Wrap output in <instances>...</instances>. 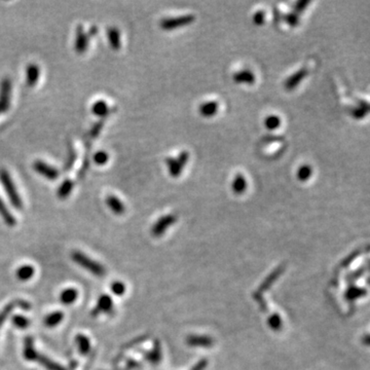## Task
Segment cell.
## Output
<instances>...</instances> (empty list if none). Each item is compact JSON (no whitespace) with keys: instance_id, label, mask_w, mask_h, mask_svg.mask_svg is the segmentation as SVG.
Instances as JSON below:
<instances>
[{"instance_id":"obj_1","label":"cell","mask_w":370,"mask_h":370,"mask_svg":"<svg viewBox=\"0 0 370 370\" xmlns=\"http://www.w3.org/2000/svg\"><path fill=\"white\" fill-rule=\"evenodd\" d=\"M71 258L77 266L85 269L96 277H103L106 274V270H105V268L100 262L92 259L82 251H73L71 254Z\"/></svg>"},{"instance_id":"obj_2","label":"cell","mask_w":370,"mask_h":370,"mask_svg":"<svg viewBox=\"0 0 370 370\" xmlns=\"http://www.w3.org/2000/svg\"><path fill=\"white\" fill-rule=\"evenodd\" d=\"M0 182L3 184L4 190L9 197L11 204L14 206V208L21 210L23 208V201L11 174L6 169H0Z\"/></svg>"},{"instance_id":"obj_3","label":"cell","mask_w":370,"mask_h":370,"mask_svg":"<svg viewBox=\"0 0 370 370\" xmlns=\"http://www.w3.org/2000/svg\"><path fill=\"white\" fill-rule=\"evenodd\" d=\"M195 21H196L195 15H185V16H181L177 18L164 19L161 21L160 26L163 30L171 31V30H175L181 27H185V26H189L192 23H194Z\"/></svg>"},{"instance_id":"obj_4","label":"cell","mask_w":370,"mask_h":370,"mask_svg":"<svg viewBox=\"0 0 370 370\" xmlns=\"http://www.w3.org/2000/svg\"><path fill=\"white\" fill-rule=\"evenodd\" d=\"M189 160H190V154H189L188 151H182L179 154L177 160H176V158H173V157H168L166 160V163H167L170 175L174 178L179 177L181 175L185 165L188 164Z\"/></svg>"},{"instance_id":"obj_5","label":"cell","mask_w":370,"mask_h":370,"mask_svg":"<svg viewBox=\"0 0 370 370\" xmlns=\"http://www.w3.org/2000/svg\"><path fill=\"white\" fill-rule=\"evenodd\" d=\"M13 85L10 78H4L0 83V115L11 107Z\"/></svg>"},{"instance_id":"obj_6","label":"cell","mask_w":370,"mask_h":370,"mask_svg":"<svg viewBox=\"0 0 370 370\" xmlns=\"http://www.w3.org/2000/svg\"><path fill=\"white\" fill-rule=\"evenodd\" d=\"M33 169L41 176L48 180H56L59 178L60 173L59 171L52 166L42 162V161H35L33 164Z\"/></svg>"},{"instance_id":"obj_7","label":"cell","mask_w":370,"mask_h":370,"mask_svg":"<svg viewBox=\"0 0 370 370\" xmlns=\"http://www.w3.org/2000/svg\"><path fill=\"white\" fill-rule=\"evenodd\" d=\"M176 221V216L175 215H166L161 217L158 219L152 226L151 228V233L153 236H161L162 234H164L166 232V230L168 229L169 226H171L172 224H174Z\"/></svg>"},{"instance_id":"obj_8","label":"cell","mask_w":370,"mask_h":370,"mask_svg":"<svg viewBox=\"0 0 370 370\" xmlns=\"http://www.w3.org/2000/svg\"><path fill=\"white\" fill-rule=\"evenodd\" d=\"M113 312V301L109 295L103 294L99 297L95 309L92 312L94 317L100 314H111Z\"/></svg>"},{"instance_id":"obj_9","label":"cell","mask_w":370,"mask_h":370,"mask_svg":"<svg viewBox=\"0 0 370 370\" xmlns=\"http://www.w3.org/2000/svg\"><path fill=\"white\" fill-rule=\"evenodd\" d=\"M89 46V35L85 31V28L82 25H79L76 29V36H75V44L74 48L77 54H84L88 49Z\"/></svg>"},{"instance_id":"obj_10","label":"cell","mask_w":370,"mask_h":370,"mask_svg":"<svg viewBox=\"0 0 370 370\" xmlns=\"http://www.w3.org/2000/svg\"><path fill=\"white\" fill-rule=\"evenodd\" d=\"M309 74V69L306 67L301 68L300 70H298L297 72H295L294 74H292L289 78H287L285 81L284 87L287 91H292L294 90L296 87H298V85L301 83V81L303 78H305Z\"/></svg>"},{"instance_id":"obj_11","label":"cell","mask_w":370,"mask_h":370,"mask_svg":"<svg viewBox=\"0 0 370 370\" xmlns=\"http://www.w3.org/2000/svg\"><path fill=\"white\" fill-rule=\"evenodd\" d=\"M39 75H40L39 67L34 63L29 64L27 69H26V84H27L28 87H34L38 82Z\"/></svg>"},{"instance_id":"obj_12","label":"cell","mask_w":370,"mask_h":370,"mask_svg":"<svg viewBox=\"0 0 370 370\" xmlns=\"http://www.w3.org/2000/svg\"><path fill=\"white\" fill-rule=\"evenodd\" d=\"M106 204L115 215H122L126 212L125 204L113 195H109L106 198Z\"/></svg>"},{"instance_id":"obj_13","label":"cell","mask_w":370,"mask_h":370,"mask_svg":"<svg viewBox=\"0 0 370 370\" xmlns=\"http://www.w3.org/2000/svg\"><path fill=\"white\" fill-rule=\"evenodd\" d=\"M255 75L251 70L245 69L239 72H235L233 74V81L236 84H246V85H253L255 83Z\"/></svg>"},{"instance_id":"obj_14","label":"cell","mask_w":370,"mask_h":370,"mask_svg":"<svg viewBox=\"0 0 370 370\" xmlns=\"http://www.w3.org/2000/svg\"><path fill=\"white\" fill-rule=\"evenodd\" d=\"M35 274V269L30 266V264H24V266H21L17 272H16V277L18 278L19 281L21 282H26L29 281Z\"/></svg>"},{"instance_id":"obj_15","label":"cell","mask_w":370,"mask_h":370,"mask_svg":"<svg viewBox=\"0 0 370 370\" xmlns=\"http://www.w3.org/2000/svg\"><path fill=\"white\" fill-rule=\"evenodd\" d=\"M63 319H64V314L60 311H56V312H52L48 314L44 318L43 323L48 328H54L58 326L59 324H61Z\"/></svg>"},{"instance_id":"obj_16","label":"cell","mask_w":370,"mask_h":370,"mask_svg":"<svg viewBox=\"0 0 370 370\" xmlns=\"http://www.w3.org/2000/svg\"><path fill=\"white\" fill-rule=\"evenodd\" d=\"M78 291L74 288H67L64 289L60 294V301L64 305H71L77 300Z\"/></svg>"},{"instance_id":"obj_17","label":"cell","mask_w":370,"mask_h":370,"mask_svg":"<svg viewBox=\"0 0 370 370\" xmlns=\"http://www.w3.org/2000/svg\"><path fill=\"white\" fill-rule=\"evenodd\" d=\"M75 342L77 349L81 353V355H88L91 351V340L88 336L84 335V334H78L75 338Z\"/></svg>"},{"instance_id":"obj_18","label":"cell","mask_w":370,"mask_h":370,"mask_svg":"<svg viewBox=\"0 0 370 370\" xmlns=\"http://www.w3.org/2000/svg\"><path fill=\"white\" fill-rule=\"evenodd\" d=\"M217 111H218V103L216 101L204 103L200 107V113L204 117H212L217 113Z\"/></svg>"},{"instance_id":"obj_19","label":"cell","mask_w":370,"mask_h":370,"mask_svg":"<svg viewBox=\"0 0 370 370\" xmlns=\"http://www.w3.org/2000/svg\"><path fill=\"white\" fill-rule=\"evenodd\" d=\"M0 216H2V218L4 219L6 224L9 225V226H15L17 224L16 218L11 213V211L7 207V205L4 202V200L2 199V197H0Z\"/></svg>"},{"instance_id":"obj_20","label":"cell","mask_w":370,"mask_h":370,"mask_svg":"<svg viewBox=\"0 0 370 370\" xmlns=\"http://www.w3.org/2000/svg\"><path fill=\"white\" fill-rule=\"evenodd\" d=\"M232 192L235 195H242L247 189V181L242 174H237L231 184Z\"/></svg>"},{"instance_id":"obj_21","label":"cell","mask_w":370,"mask_h":370,"mask_svg":"<svg viewBox=\"0 0 370 370\" xmlns=\"http://www.w3.org/2000/svg\"><path fill=\"white\" fill-rule=\"evenodd\" d=\"M73 187H74V183L72 180L65 179L58 189V192H57L58 198L61 200L67 199L70 196V194L72 193Z\"/></svg>"},{"instance_id":"obj_22","label":"cell","mask_w":370,"mask_h":370,"mask_svg":"<svg viewBox=\"0 0 370 370\" xmlns=\"http://www.w3.org/2000/svg\"><path fill=\"white\" fill-rule=\"evenodd\" d=\"M107 37H108V40H109V44L113 49L117 50V49L120 48V45H121L120 33H119V30L117 28L110 27L107 30Z\"/></svg>"},{"instance_id":"obj_23","label":"cell","mask_w":370,"mask_h":370,"mask_svg":"<svg viewBox=\"0 0 370 370\" xmlns=\"http://www.w3.org/2000/svg\"><path fill=\"white\" fill-rule=\"evenodd\" d=\"M92 111L95 115H97L99 117H105L106 115H108V113H109L108 104L105 101H103V100L97 101L93 105Z\"/></svg>"},{"instance_id":"obj_24","label":"cell","mask_w":370,"mask_h":370,"mask_svg":"<svg viewBox=\"0 0 370 370\" xmlns=\"http://www.w3.org/2000/svg\"><path fill=\"white\" fill-rule=\"evenodd\" d=\"M38 353L35 351L33 347V340L31 338H27L25 341V348H24V357L27 360H35Z\"/></svg>"},{"instance_id":"obj_25","label":"cell","mask_w":370,"mask_h":370,"mask_svg":"<svg viewBox=\"0 0 370 370\" xmlns=\"http://www.w3.org/2000/svg\"><path fill=\"white\" fill-rule=\"evenodd\" d=\"M189 343H191L192 346H196V347H210L212 345V339H210L209 337H205V336H193L192 338L189 339Z\"/></svg>"},{"instance_id":"obj_26","label":"cell","mask_w":370,"mask_h":370,"mask_svg":"<svg viewBox=\"0 0 370 370\" xmlns=\"http://www.w3.org/2000/svg\"><path fill=\"white\" fill-rule=\"evenodd\" d=\"M35 360L39 361V363H40L41 365H43L47 370H65L61 365H59V364H57V363H55V362L50 361L49 359H47V358H46V357H44V356H39V355H37V357H36V359H35Z\"/></svg>"},{"instance_id":"obj_27","label":"cell","mask_w":370,"mask_h":370,"mask_svg":"<svg viewBox=\"0 0 370 370\" xmlns=\"http://www.w3.org/2000/svg\"><path fill=\"white\" fill-rule=\"evenodd\" d=\"M12 322H13V324H14L17 328H19V329H25V328H27V327L29 326V324H30L29 319H28V318H26V317H24V316H21V315H18V316L13 317Z\"/></svg>"},{"instance_id":"obj_28","label":"cell","mask_w":370,"mask_h":370,"mask_svg":"<svg viewBox=\"0 0 370 370\" xmlns=\"http://www.w3.org/2000/svg\"><path fill=\"white\" fill-rule=\"evenodd\" d=\"M264 124H266V127L268 130L274 131L281 126V118L276 115H270L269 117L266 118Z\"/></svg>"},{"instance_id":"obj_29","label":"cell","mask_w":370,"mask_h":370,"mask_svg":"<svg viewBox=\"0 0 370 370\" xmlns=\"http://www.w3.org/2000/svg\"><path fill=\"white\" fill-rule=\"evenodd\" d=\"M109 160V154L106 151H98L94 154V162L99 165V166H103L106 164Z\"/></svg>"},{"instance_id":"obj_30","label":"cell","mask_w":370,"mask_h":370,"mask_svg":"<svg viewBox=\"0 0 370 370\" xmlns=\"http://www.w3.org/2000/svg\"><path fill=\"white\" fill-rule=\"evenodd\" d=\"M110 289L111 291L114 295H117V296H121L125 294L126 292V285L120 282V281H114L111 286H110Z\"/></svg>"},{"instance_id":"obj_31","label":"cell","mask_w":370,"mask_h":370,"mask_svg":"<svg viewBox=\"0 0 370 370\" xmlns=\"http://www.w3.org/2000/svg\"><path fill=\"white\" fill-rule=\"evenodd\" d=\"M284 21L289 25L291 26V27H296V26L299 24V15H297L296 13H290V14H287L283 17Z\"/></svg>"},{"instance_id":"obj_32","label":"cell","mask_w":370,"mask_h":370,"mask_svg":"<svg viewBox=\"0 0 370 370\" xmlns=\"http://www.w3.org/2000/svg\"><path fill=\"white\" fill-rule=\"evenodd\" d=\"M161 349H160V346H156L152 352H150L147 356H146V359L152 363V364H157L158 361L161 360Z\"/></svg>"},{"instance_id":"obj_33","label":"cell","mask_w":370,"mask_h":370,"mask_svg":"<svg viewBox=\"0 0 370 370\" xmlns=\"http://www.w3.org/2000/svg\"><path fill=\"white\" fill-rule=\"evenodd\" d=\"M22 301H23V300H18V301H16V302H13V303L9 304V305L4 310V312H3L2 314H0V326H2V325L4 324L5 320L7 319V317L11 314V312H12L16 306H18V305H19V303H21Z\"/></svg>"},{"instance_id":"obj_34","label":"cell","mask_w":370,"mask_h":370,"mask_svg":"<svg viewBox=\"0 0 370 370\" xmlns=\"http://www.w3.org/2000/svg\"><path fill=\"white\" fill-rule=\"evenodd\" d=\"M312 176V168L307 165H304L299 168L297 172V178L300 181H306Z\"/></svg>"},{"instance_id":"obj_35","label":"cell","mask_w":370,"mask_h":370,"mask_svg":"<svg viewBox=\"0 0 370 370\" xmlns=\"http://www.w3.org/2000/svg\"><path fill=\"white\" fill-rule=\"evenodd\" d=\"M367 113H368V106L363 107L362 105H360V106H358L357 108H355L352 111V116L357 119H360V118H363Z\"/></svg>"},{"instance_id":"obj_36","label":"cell","mask_w":370,"mask_h":370,"mask_svg":"<svg viewBox=\"0 0 370 370\" xmlns=\"http://www.w3.org/2000/svg\"><path fill=\"white\" fill-rule=\"evenodd\" d=\"M252 21H253V23L255 25L261 26L264 23V21H266V12H264V11H258L257 13H255L253 15Z\"/></svg>"},{"instance_id":"obj_37","label":"cell","mask_w":370,"mask_h":370,"mask_svg":"<svg viewBox=\"0 0 370 370\" xmlns=\"http://www.w3.org/2000/svg\"><path fill=\"white\" fill-rule=\"evenodd\" d=\"M103 126H104V120L101 119L99 120L98 122H96L92 128H91V131H90V134L93 138H96L97 136H99L101 130L103 129Z\"/></svg>"},{"instance_id":"obj_38","label":"cell","mask_w":370,"mask_h":370,"mask_svg":"<svg viewBox=\"0 0 370 370\" xmlns=\"http://www.w3.org/2000/svg\"><path fill=\"white\" fill-rule=\"evenodd\" d=\"M311 3L309 2V0H300V2H297L295 5H294V13H296L297 15L301 14L305 9L306 7L310 5Z\"/></svg>"},{"instance_id":"obj_39","label":"cell","mask_w":370,"mask_h":370,"mask_svg":"<svg viewBox=\"0 0 370 370\" xmlns=\"http://www.w3.org/2000/svg\"><path fill=\"white\" fill-rule=\"evenodd\" d=\"M75 158H76L75 157V152L74 151H71V153H70V155L68 157V162L66 163V166H65V170H70L71 169L73 163L75 162Z\"/></svg>"},{"instance_id":"obj_40","label":"cell","mask_w":370,"mask_h":370,"mask_svg":"<svg viewBox=\"0 0 370 370\" xmlns=\"http://www.w3.org/2000/svg\"><path fill=\"white\" fill-rule=\"evenodd\" d=\"M97 33H98V27H97V26H92V27L89 30V32H88V35L89 36H95Z\"/></svg>"},{"instance_id":"obj_41","label":"cell","mask_w":370,"mask_h":370,"mask_svg":"<svg viewBox=\"0 0 370 370\" xmlns=\"http://www.w3.org/2000/svg\"><path fill=\"white\" fill-rule=\"evenodd\" d=\"M207 363H205V361H203L202 363H200L199 365H197L193 370H201L202 369V366H205Z\"/></svg>"}]
</instances>
